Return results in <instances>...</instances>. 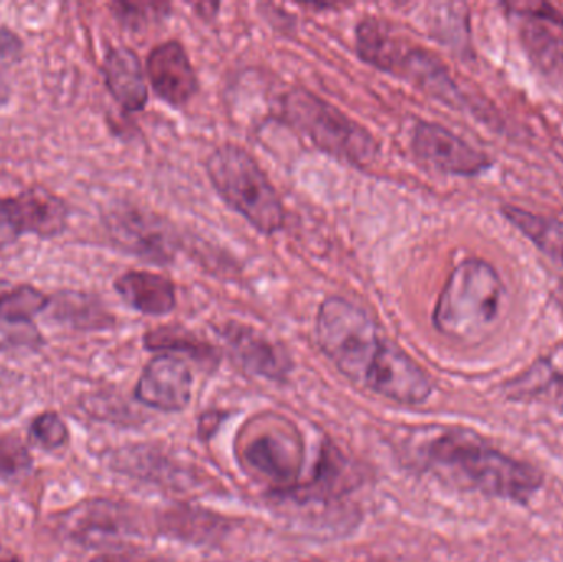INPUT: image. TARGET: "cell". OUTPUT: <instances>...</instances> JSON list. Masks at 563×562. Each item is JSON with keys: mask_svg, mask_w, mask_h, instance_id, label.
Listing matches in <instances>:
<instances>
[{"mask_svg": "<svg viewBox=\"0 0 563 562\" xmlns=\"http://www.w3.org/2000/svg\"><path fill=\"white\" fill-rule=\"evenodd\" d=\"M321 352L350 382L402 405H422L433 392L426 370L380 329L363 307L341 296L321 302L317 316Z\"/></svg>", "mask_w": 563, "mask_h": 562, "instance_id": "cell-1", "label": "cell"}, {"mask_svg": "<svg viewBox=\"0 0 563 562\" xmlns=\"http://www.w3.org/2000/svg\"><path fill=\"white\" fill-rule=\"evenodd\" d=\"M420 467L462 491L528 504L544 484L534 465L509 458L463 428H423L413 438Z\"/></svg>", "mask_w": 563, "mask_h": 562, "instance_id": "cell-2", "label": "cell"}, {"mask_svg": "<svg viewBox=\"0 0 563 562\" xmlns=\"http://www.w3.org/2000/svg\"><path fill=\"white\" fill-rule=\"evenodd\" d=\"M506 287L498 271L483 260L460 263L446 280L433 310V326L462 343H479L498 326Z\"/></svg>", "mask_w": 563, "mask_h": 562, "instance_id": "cell-3", "label": "cell"}, {"mask_svg": "<svg viewBox=\"0 0 563 562\" xmlns=\"http://www.w3.org/2000/svg\"><path fill=\"white\" fill-rule=\"evenodd\" d=\"M207 174L224 203L260 233L273 236L284 228L279 191L250 152L240 145H220L207 158Z\"/></svg>", "mask_w": 563, "mask_h": 562, "instance_id": "cell-4", "label": "cell"}, {"mask_svg": "<svg viewBox=\"0 0 563 562\" xmlns=\"http://www.w3.org/2000/svg\"><path fill=\"white\" fill-rule=\"evenodd\" d=\"M357 55L367 65L399 76L449 104H459V86L433 53L404 38L393 23L366 16L356 26Z\"/></svg>", "mask_w": 563, "mask_h": 562, "instance_id": "cell-5", "label": "cell"}, {"mask_svg": "<svg viewBox=\"0 0 563 562\" xmlns=\"http://www.w3.org/2000/svg\"><path fill=\"white\" fill-rule=\"evenodd\" d=\"M282 114L314 147L344 164L364 168L379 155V144L366 128L308 89L288 91L282 99Z\"/></svg>", "mask_w": 563, "mask_h": 562, "instance_id": "cell-6", "label": "cell"}, {"mask_svg": "<svg viewBox=\"0 0 563 562\" xmlns=\"http://www.w3.org/2000/svg\"><path fill=\"white\" fill-rule=\"evenodd\" d=\"M56 531L86 550L115 551L144 533L134 508L109 498H89L53 517Z\"/></svg>", "mask_w": 563, "mask_h": 562, "instance_id": "cell-7", "label": "cell"}, {"mask_svg": "<svg viewBox=\"0 0 563 562\" xmlns=\"http://www.w3.org/2000/svg\"><path fill=\"white\" fill-rule=\"evenodd\" d=\"M243 458L251 469L277 485L298 481L303 467V444L287 425L269 422L247 434Z\"/></svg>", "mask_w": 563, "mask_h": 562, "instance_id": "cell-8", "label": "cell"}, {"mask_svg": "<svg viewBox=\"0 0 563 562\" xmlns=\"http://www.w3.org/2000/svg\"><path fill=\"white\" fill-rule=\"evenodd\" d=\"M512 10L528 16L521 38L529 58L542 76L563 92V19L548 3H511Z\"/></svg>", "mask_w": 563, "mask_h": 562, "instance_id": "cell-9", "label": "cell"}, {"mask_svg": "<svg viewBox=\"0 0 563 562\" xmlns=\"http://www.w3.org/2000/svg\"><path fill=\"white\" fill-rule=\"evenodd\" d=\"M106 227L121 250L157 266L174 261L175 251L170 234L158 218L135 207H118L106 218Z\"/></svg>", "mask_w": 563, "mask_h": 562, "instance_id": "cell-10", "label": "cell"}, {"mask_svg": "<svg viewBox=\"0 0 563 562\" xmlns=\"http://www.w3.org/2000/svg\"><path fill=\"white\" fill-rule=\"evenodd\" d=\"M412 151L420 161L445 174L476 175L489 165L488 155L435 122H417Z\"/></svg>", "mask_w": 563, "mask_h": 562, "instance_id": "cell-11", "label": "cell"}, {"mask_svg": "<svg viewBox=\"0 0 563 562\" xmlns=\"http://www.w3.org/2000/svg\"><path fill=\"white\" fill-rule=\"evenodd\" d=\"M194 389V375L185 360L174 353L152 359L135 386V398L158 411L177 412L187 408Z\"/></svg>", "mask_w": 563, "mask_h": 562, "instance_id": "cell-12", "label": "cell"}, {"mask_svg": "<svg viewBox=\"0 0 563 562\" xmlns=\"http://www.w3.org/2000/svg\"><path fill=\"white\" fill-rule=\"evenodd\" d=\"M147 76L158 98L174 108H184L200 91L197 71L178 40L161 43L148 53Z\"/></svg>", "mask_w": 563, "mask_h": 562, "instance_id": "cell-13", "label": "cell"}, {"mask_svg": "<svg viewBox=\"0 0 563 562\" xmlns=\"http://www.w3.org/2000/svg\"><path fill=\"white\" fill-rule=\"evenodd\" d=\"M218 332L233 359L251 375L279 382L290 373L288 353L257 330L240 322H228Z\"/></svg>", "mask_w": 563, "mask_h": 562, "instance_id": "cell-14", "label": "cell"}, {"mask_svg": "<svg viewBox=\"0 0 563 562\" xmlns=\"http://www.w3.org/2000/svg\"><path fill=\"white\" fill-rule=\"evenodd\" d=\"M7 203L22 234L55 238L65 231L68 208L62 198L45 188H29L15 197H7Z\"/></svg>", "mask_w": 563, "mask_h": 562, "instance_id": "cell-15", "label": "cell"}, {"mask_svg": "<svg viewBox=\"0 0 563 562\" xmlns=\"http://www.w3.org/2000/svg\"><path fill=\"white\" fill-rule=\"evenodd\" d=\"M106 86L119 106L129 112L142 111L148 101L144 66L134 49L115 46L102 63Z\"/></svg>", "mask_w": 563, "mask_h": 562, "instance_id": "cell-16", "label": "cell"}, {"mask_svg": "<svg viewBox=\"0 0 563 562\" xmlns=\"http://www.w3.org/2000/svg\"><path fill=\"white\" fill-rule=\"evenodd\" d=\"M115 293L145 316H167L177 307V289L168 277L148 271H129L115 279Z\"/></svg>", "mask_w": 563, "mask_h": 562, "instance_id": "cell-17", "label": "cell"}, {"mask_svg": "<svg viewBox=\"0 0 563 562\" xmlns=\"http://www.w3.org/2000/svg\"><path fill=\"white\" fill-rule=\"evenodd\" d=\"M505 214L545 256L563 267V221L518 207H505Z\"/></svg>", "mask_w": 563, "mask_h": 562, "instance_id": "cell-18", "label": "cell"}, {"mask_svg": "<svg viewBox=\"0 0 563 562\" xmlns=\"http://www.w3.org/2000/svg\"><path fill=\"white\" fill-rule=\"evenodd\" d=\"M48 296L29 286L0 279V320L10 323H29L33 317L48 309Z\"/></svg>", "mask_w": 563, "mask_h": 562, "instance_id": "cell-19", "label": "cell"}, {"mask_svg": "<svg viewBox=\"0 0 563 562\" xmlns=\"http://www.w3.org/2000/svg\"><path fill=\"white\" fill-rule=\"evenodd\" d=\"M508 392L515 399H548L563 411V375L548 366H534L522 378L511 383Z\"/></svg>", "mask_w": 563, "mask_h": 562, "instance_id": "cell-20", "label": "cell"}, {"mask_svg": "<svg viewBox=\"0 0 563 562\" xmlns=\"http://www.w3.org/2000/svg\"><path fill=\"white\" fill-rule=\"evenodd\" d=\"M145 346L152 352H185L190 353L197 360H213L214 350L197 337L188 333L187 330L161 327L145 333Z\"/></svg>", "mask_w": 563, "mask_h": 562, "instance_id": "cell-21", "label": "cell"}, {"mask_svg": "<svg viewBox=\"0 0 563 562\" xmlns=\"http://www.w3.org/2000/svg\"><path fill=\"white\" fill-rule=\"evenodd\" d=\"M69 428L56 411H43L30 421L29 442L40 451L53 452L69 442Z\"/></svg>", "mask_w": 563, "mask_h": 562, "instance_id": "cell-22", "label": "cell"}, {"mask_svg": "<svg viewBox=\"0 0 563 562\" xmlns=\"http://www.w3.org/2000/svg\"><path fill=\"white\" fill-rule=\"evenodd\" d=\"M33 469L29 444L19 436L0 434V482H12Z\"/></svg>", "mask_w": 563, "mask_h": 562, "instance_id": "cell-23", "label": "cell"}, {"mask_svg": "<svg viewBox=\"0 0 563 562\" xmlns=\"http://www.w3.org/2000/svg\"><path fill=\"white\" fill-rule=\"evenodd\" d=\"M114 15L121 20L124 25L132 29H142L154 22H161L162 19L170 13L168 3H112Z\"/></svg>", "mask_w": 563, "mask_h": 562, "instance_id": "cell-24", "label": "cell"}, {"mask_svg": "<svg viewBox=\"0 0 563 562\" xmlns=\"http://www.w3.org/2000/svg\"><path fill=\"white\" fill-rule=\"evenodd\" d=\"M20 236H22V233L16 228L12 213H10L7 198H0V251L12 246Z\"/></svg>", "mask_w": 563, "mask_h": 562, "instance_id": "cell-25", "label": "cell"}, {"mask_svg": "<svg viewBox=\"0 0 563 562\" xmlns=\"http://www.w3.org/2000/svg\"><path fill=\"white\" fill-rule=\"evenodd\" d=\"M89 562H168L161 560V558L148 557V554L141 553V551L124 548V550L106 551V553L98 554Z\"/></svg>", "mask_w": 563, "mask_h": 562, "instance_id": "cell-26", "label": "cell"}, {"mask_svg": "<svg viewBox=\"0 0 563 562\" xmlns=\"http://www.w3.org/2000/svg\"><path fill=\"white\" fill-rule=\"evenodd\" d=\"M23 43L16 33L2 26L0 29V59L16 62L22 56Z\"/></svg>", "mask_w": 563, "mask_h": 562, "instance_id": "cell-27", "label": "cell"}, {"mask_svg": "<svg viewBox=\"0 0 563 562\" xmlns=\"http://www.w3.org/2000/svg\"><path fill=\"white\" fill-rule=\"evenodd\" d=\"M554 299L555 302H558L559 309H561L563 313V283L558 287V289H555Z\"/></svg>", "mask_w": 563, "mask_h": 562, "instance_id": "cell-28", "label": "cell"}, {"mask_svg": "<svg viewBox=\"0 0 563 562\" xmlns=\"http://www.w3.org/2000/svg\"><path fill=\"white\" fill-rule=\"evenodd\" d=\"M0 562H23L22 558L16 554H10V557H0Z\"/></svg>", "mask_w": 563, "mask_h": 562, "instance_id": "cell-29", "label": "cell"}, {"mask_svg": "<svg viewBox=\"0 0 563 562\" xmlns=\"http://www.w3.org/2000/svg\"><path fill=\"white\" fill-rule=\"evenodd\" d=\"M2 416H3V418H10V416H12V415H10V412L7 411V409L0 408V418H2ZM12 418H13V416H12Z\"/></svg>", "mask_w": 563, "mask_h": 562, "instance_id": "cell-30", "label": "cell"}, {"mask_svg": "<svg viewBox=\"0 0 563 562\" xmlns=\"http://www.w3.org/2000/svg\"><path fill=\"white\" fill-rule=\"evenodd\" d=\"M0 95H7L5 88H3V86H0Z\"/></svg>", "mask_w": 563, "mask_h": 562, "instance_id": "cell-31", "label": "cell"}]
</instances>
